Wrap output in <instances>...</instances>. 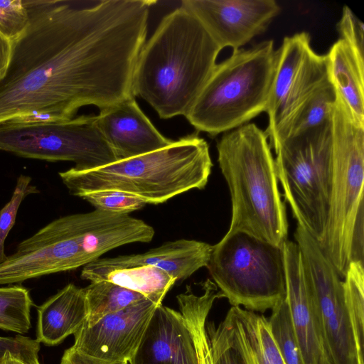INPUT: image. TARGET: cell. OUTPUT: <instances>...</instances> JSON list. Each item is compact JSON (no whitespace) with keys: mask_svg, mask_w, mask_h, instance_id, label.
I'll list each match as a JSON object with an SVG mask.
<instances>
[{"mask_svg":"<svg viewBox=\"0 0 364 364\" xmlns=\"http://www.w3.org/2000/svg\"><path fill=\"white\" fill-rule=\"evenodd\" d=\"M28 26L0 80V123L32 112L64 120L135 97L152 0H23Z\"/></svg>","mask_w":364,"mask_h":364,"instance_id":"obj_1","label":"cell"},{"mask_svg":"<svg viewBox=\"0 0 364 364\" xmlns=\"http://www.w3.org/2000/svg\"><path fill=\"white\" fill-rule=\"evenodd\" d=\"M222 49L183 6L165 15L138 57L132 81L161 119L186 116L216 65Z\"/></svg>","mask_w":364,"mask_h":364,"instance_id":"obj_2","label":"cell"},{"mask_svg":"<svg viewBox=\"0 0 364 364\" xmlns=\"http://www.w3.org/2000/svg\"><path fill=\"white\" fill-rule=\"evenodd\" d=\"M151 225L129 214L95 209L60 217L21 241L0 264V284L84 267L122 245L149 242Z\"/></svg>","mask_w":364,"mask_h":364,"instance_id":"obj_3","label":"cell"},{"mask_svg":"<svg viewBox=\"0 0 364 364\" xmlns=\"http://www.w3.org/2000/svg\"><path fill=\"white\" fill-rule=\"evenodd\" d=\"M212 167L207 141L194 132L149 153L93 169L73 166L58 173L75 196L117 191L156 205L192 189H203Z\"/></svg>","mask_w":364,"mask_h":364,"instance_id":"obj_4","label":"cell"},{"mask_svg":"<svg viewBox=\"0 0 364 364\" xmlns=\"http://www.w3.org/2000/svg\"><path fill=\"white\" fill-rule=\"evenodd\" d=\"M216 146L231 198L228 232H245L282 247L288 222L267 133L247 123L225 132Z\"/></svg>","mask_w":364,"mask_h":364,"instance_id":"obj_5","label":"cell"},{"mask_svg":"<svg viewBox=\"0 0 364 364\" xmlns=\"http://www.w3.org/2000/svg\"><path fill=\"white\" fill-rule=\"evenodd\" d=\"M330 204L321 241L323 254L341 278L349 264L363 262L364 127L337 95L331 119Z\"/></svg>","mask_w":364,"mask_h":364,"instance_id":"obj_6","label":"cell"},{"mask_svg":"<svg viewBox=\"0 0 364 364\" xmlns=\"http://www.w3.org/2000/svg\"><path fill=\"white\" fill-rule=\"evenodd\" d=\"M276 61L272 40L233 50L216 64L186 118L211 136L247 124L267 110Z\"/></svg>","mask_w":364,"mask_h":364,"instance_id":"obj_7","label":"cell"},{"mask_svg":"<svg viewBox=\"0 0 364 364\" xmlns=\"http://www.w3.org/2000/svg\"><path fill=\"white\" fill-rule=\"evenodd\" d=\"M232 306L264 313L286 298L283 246L242 231L228 232L206 267Z\"/></svg>","mask_w":364,"mask_h":364,"instance_id":"obj_8","label":"cell"},{"mask_svg":"<svg viewBox=\"0 0 364 364\" xmlns=\"http://www.w3.org/2000/svg\"><path fill=\"white\" fill-rule=\"evenodd\" d=\"M284 201L297 224L318 243L324 233L331 196V122L283 140L274 150Z\"/></svg>","mask_w":364,"mask_h":364,"instance_id":"obj_9","label":"cell"},{"mask_svg":"<svg viewBox=\"0 0 364 364\" xmlns=\"http://www.w3.org/2000/svg\"><path fill=\"white\" fill-rule=\"evenodd\" d=\"M0 151L28 159L72 161L80 170L117 161L92 115L48 123H0Z\"/></svg>","mask_w":364,"mask_h":364,"instance_id":"obj_10","label":"cell"},{"mask_svg":"<svg viewBox=\"0 0 364 364\" xmlns=\"http://www.w3.org/2000/svg\"><path fill=\"white\" fill-rule=\"evenodd\" d=\"M277 51L265 132L272 149L291 119L311 94L328 80L326 55L316 53L306 32L284 38Z\"/></svg>","mask_w":364,"mask_h":364,"instance_id":"obj_11","label":"cell"},{"mask_svg":"<svg viewBox=\"0 0 364 364\" xmlns=\"http://www.w3.org/2000/svg\"><path fill=\"white\" fill-rule=\"evenodd\" d=\"M294 239L316 304L324 348L332 364H356L343 281L318 242L299 224Z\"/></svg>","mask_w":364,"mask_h":364,"instance_id":"obj_12","label":"cell"},{"mask_svg":"<svg viewBox=\"0 0 364 364\" xmlns=\"http://www.w3.org/2000/svg\"><path fill=\"white\" fill-rule=\"evenodd\" d=\"M181 5L197 17L221 49L233 50L263 33L281 10L274 0H183Z\"/></svg>","mask_w":364,"mask_h":364,"instance_id":"obj_13","label":"cell"},{"mask_svg":"<svg viewBox=\"0 0 364 364\" xmlns=\"http://www.w3.org/2000/svg\"><path fill=\"white\" fill-rule=\"evenodd\" d=\"M158 305L144 298L105 316L92 326L82 325L74 334L73 346L99 358L128 362Z\"/></svg>","mask_w":364,"mask_h":364,"instance_id":"obj_14","label":"cell"},{"mask_svg":"<svg viewBox=\"0 0 364 364\" xmlns=\"http://www.w3.org/2000/svg\"><path fill=\"white\" fill-rule=\"evenodd\" d=\"M286 300L302 364H318L323 342L316 301L296 242L283 244Z\"/></svg>","mask_w":364,"mask_h":364,"instance_id":"obj_15","label":"cell"},{"mask_svg":"<svg viewBox=\"0 0 364 364\" xmlns=\"http://www.w3.org/2000/svg\"><path fill=\"white\" fill-rule=\"evenodd\" d=\"M96 122L117 161L149 153L173 142L157 130L135 97L100 109Z\"/></svg>","mask_w":364,"mask_h":364,"instance_id":"obj_16","label":"cell"},{"mask_svg":"<svg viewBox=\"0 0 364 364\" xmlns=\"http://www.w3.org/2000/svg\"><path fill=\"white\" fill-rule=\"evenodd\" d=\"M129 364H198L193 338L181 312L154 310Z\"/></svg>","mask_w":364,"mask_h":364,"instance_id":"obj_17","label":"cell"},{"mask_svg":"<svg viewBox=\"0 0 364 364\" xmlns=\"http://www.w3.org/2000/svg\"><path fill=\"white\" fill-rule=\"evenodd\" d=\"M212 250L213 245L206 242L181 239L165 242L141 254L100 258L87 266L107 269L151 265L165 271L176 280H181L207 267Z\"/></svg>","mask_w":364,"mask_h":364,"instance_id":"obj_18","label":"cell"},{"mask_svg":"<svg viewBox=\"0 0 364 364\" xmlns=\"http://www.w3.org/2000/svg\"><path fill=\"white\" fill-rule=\"evenodd\" d=\"M220 323L242 364H285L264 315L232 306Z\"/></svg>","mask_w":364,"mask_h":364,"instance_id":"obj_19","label":"cell"},{"mask_svg":"<svg viewBox=\"0 0 364 364\" xmlns=\"http://www.w3.org/2000/svg\"><path fill=\"white\" fill-rule=\"evenodd\" d=\"M36 340L52 346L75 334L87 318L84 288L70 283L37 308Z\"/></svg>","mask_w":364,"mask_h":364,"instance_id":"obj_20","label":"cell"},{"mask_svg":"<svg viewBox=\"0 0 364 364\" xmlns=\"http://www.w3.org/2000/svg\"><path fill=\"white\" fill-rule=\"evenodd\" d=\"M326 56L329 81L355 121L364 127V59L341 38Z\"/></svg>","mask_w":364,"mask_h":364,"instance_id":"obj_21","label":"cell"},{"mask_svg":"<svg viewBox=\"0 0 364 364\" xmlns=\"http://www.w3.org/2000/svg\"><path fill=\"white\" fill-rule=\"evenodd\" d=\"M80 277L90 282L107 281L138 292L156 304H161L169 289L177 281L165 271L151 265L119 269L82 267Z\"/></svg>","mask_w":364,"mask_h":364,"instance_id":"obj_22","label":"cell"},{"mask_svg":"<svg viewBox=\"0 0 364 364\" xmlns=\"http://www.w3.org/2000/svg\"><path fill=\"white\" fill-rule=\"evenodd\" d=\"M201 287L202 293L196 294L187 286L176 298L193 338L198 364H214L206 320L214 301L223 296L210 279L201 283Z\"/></svg>","mask_w":364,"mask_h":364,"instance_id":"obj_23","label":"cell"},{"mask_svg":"<svg viewBox=\"0 0 364 364\" xmlns=\"http://www.w3.org/2000/svg\"><path fill=\"white\" fill-rule=\"evenodd\" d=\"M87 305L85 326H92L105 316L121 311L145 297L140 293L107 281L92 282L84 288Z\"/></svg>","mask_w":364,"mask_h":364,"instance_id":"obj_24","label":"cell"},{"mask_svg":"<svg viewBox=\"0 0 364 364\" xmlns=\"http://www.w3.org/2000/svg\"><path fill=\"white\" fill-rule=\"evenodd\" d=\"M336 98V91L329 80L318 87L291 119L274 150L288 137L330 122Z\"/></svg>","mask_w":364,"mask_h":364,"instance_id":"obj_25","label":"cell"},{"mask_svg":"<svg viewBox=\"0 0 364 364\" xmlns=\"http://www.w3.org/2000/svg\"><path fill=\"white\" fill-rule=\"evenodd\" d=\"M343 281L345 304L353 336L356 364H364V268L363 262L353 261Z\"/></svg>","mask_w":364,"mask_h":364,"instance_id":"obj_26","label":"cell"},{"mask_svg":"<svg viewBox=\"0 0 364 364\" xmlns=\"http://www.w3.org/2000/svg\"><path fill=\"white\" fill-rule=\"evenodd\" d=\"M33 301L21 285L0 287V328L20 335L29 331Z\"/></svg>","mask_w":364,"mask_h":364,"instance_id":"obj_27","label":"cell"},{"mask_svg":"<svg viewBox=\"0 0 364 364\" xmlns=\"http://www.w3.org/2000/svg\"><path fill=\"white\" fill-rule=\"evenodd\" d=\"M269 322L285 364H302L286 298L272 309Z\"/></svg>","mask_w":364,"mask_h":364,"instance_id":"obj_28","label":"cell"},{"mask_svg":"<svg viewBox=\"0 0 364 364\" xmlns=\"http://www.w3.org/2000/svg\"><path fill=\"white\" fill-rule=\"evenodd\" d=\"M39 193L36 186L31 184V178L20 175L10 200L0 210V264L7 257L4 243L13 228L21 202L28 195Z\"/></svg>","mask_w":364,"mask_h":364,"instance_id":"obj_29","label":"cell"},{"mask_svg":"<svg viewBox=\"0 0 364 364\" xmlns=\"http://www.w3.org/2000/svg\"><path fill=\"white\" fill-rule=\"evenodd\" d=\"M79 198L90 203L95 209L117 213L129 214L146 204L133 195L117 191H94Z\"/></svg>","mask_w":364,"mask_h":364,"instance_id":"obj_30","label":"cell"},{"mask_svg":"<svg viewBox=\"0 0 364 364\" xmlns=\"http://www.w3.org/2000/svg\"><path fill=\"white\" fill-rule=\"evenodd\" d=\"M29 23L28 11L21 0H0V32L13 41L18 39Z\"/></svg>","mask_w":364,"mask_h":364,"instance_id":"obj_31","label":"cell"},{"mask_svg":"<svg viewBox=\"0 0 364 364\" xmlns=\"http://www.w3.org/2000/svg\"><path fill=\"white\" fill-rule=\"evenodd\" d=\"M39 350L40 343L36 339L21 335L0 336V359L9 352L21 364H40Z\"/></svg>","mask_w":364,"mask_h":364,"instance_id":"obj_32","label":"cell"},{"mask_svg":"<svg viewBox=\"0 0 364 364\" xmlns=\"http://www.w3.org/2000/svg\"><path fill=\"white\" fill-rule=\"evenodd\" d=\"M340 38L364 59V25L351 9L344 6L341 18L336 26Z\"/></svg>","mask_w":364,"mask_h":364,"instance_id":"obj_33","label":"cell"},{"mask_svg":"<svg viewBox=\"0 0 364 364\" xmlns=\"http://www.w3.org/2000/svg\"><path fill=\"white\" fill-rule=\"evenodd\" d=\"M206 328L210 338L214 364H242L237 353L231 346L220 323L218 326L210 323Z\"/></svg>","mask_w":364,"mask_h":364,"instance_id":"obj_34","label":"cell"},{"mask_svg":"<svg viewBox=\"0 0 364 364\" xmlns=\"http://www.w3.org/2000/svg\"><path fill=\"white\" fill-rule=\"evenodd\" d=\"M60 364H128L127 361H112L86 354L73 346L65 350Z\"/></svg>","mask_w":364,"mask_h":364,"instance_id":"obj_35","label":"cell"},{"mask_svg":"<svg viewBox=\"0 0 364 364\" xmlns=\"http://www.w3.org/2000/svg\"><path fill=\"white\" fill-rule=\"evenodd\" d=\"M60 121H64V119L50 113L42 112H32L23 115L13 117L4 122L12 124H29L56 122Z\"/></svg>","mask_w":364,"mask_h":364,"instance_id":"obj_36","label":"cell"},{"mask_svg":"<svg viewBox=\"0 0 364 364\" xmlns=\"http://www.w3.org/2000/svg\"><path fill=\"white\" fill-rule=\"evenodd\" d=\"M14 41L0 32V80L8 71L14 52Z\"/></svg>","mask_w":364,"mask_h":364,"instance_id":"obj_37","label":"cell"},{"mask_svg":"<svg viewBox=\"0 0 364 364\" xmlns=\"http://www.w3.org/2000/svg\"><path fill=\"white\" fill-rule=\"evenodd\" d=\"M0 364H21L19 363L13 355L8 352L6 355L0 359Z\"/></svg>","mask_w":364,"mask_h":364,"instance_id":"obj_38","label":"cell"},{"mask_svg":"<svg viewBox=\"0 0 364 364\" xmlns=\"http://www.w3.org/2000/svg\"><path fill=\"white\" fill-rule=\"evenodd\" d=\"M318 364H332L324 348H322Z\"/></svg>","mask_w":364,"mask_h":364,"instance_id":"obj_39","label":"cell"}]
</instances>
